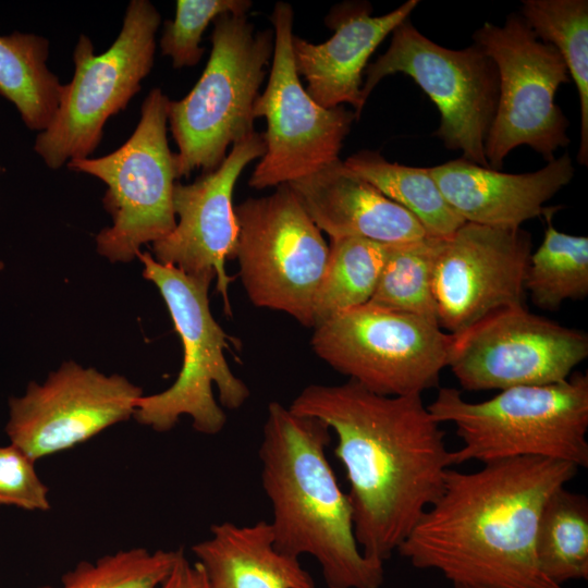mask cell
Here are the masks:
<instances>
[{
	"mask_svg": "<svg viewBox=\"0 0 588 588\" xmlns=\"http://www.w3.org/2000/svg\"><path fill=\"white\" fill-rule=\"evenodd\" d=\"M170 99L160 88L149 91L140 120L117 150L99 158L71 160L66 167L98 177L107 185L102 198L112 225L96 235L97 252L112 262L137 258L140 246L173 231L175 154L168 144Z\"/></svg>",
	"mask_w": 588,
	"mask_h": 588,
	"instance_id": "8",
	"label": "cell"
},
{
	"mask_svg": "<svg viewBox=\"0 0 588 588\" xmlns=\"http://www.w3.org/2000/svg\"><path fill=\"white\" fill-rule=\"evenodd\" d=\"M330 441L321 420L269 403L259 458L273 543L291 556H313L328 588H380L384 563L365 556L356 541L347 493L327 458Z\"/></svg>",
	"mask_w": 588,
	"mask_h": 588,
	"instance_id": "3",
	"label": "cell"
},
{
	"mask_svg": "<svg viewBox=\"0 0 588 588\" xmlns=\"http://www.w3.org/2000/svg\"><path fill=\"white\" fill-rule=\"evenodd\" d=\"M531 248L522 228L471 222L439 238L432 290L440 328L456 334L495 310L525 306Z\"/></svg>",
	"mask_w": 588,
	"mask_h": 588,
	"instance_id": "16",
	"label": "cell"
},
{
	"mask_svg": "<svg viewBox=\"0 0 588 588\" xmlns=\"http://www.w3.org/2000/svg\"><path fill=\"white\" fill-rule=\"evenodd\" d=\"M439 238L427 236L413 242L389 244L377 287L368 303L439 324L432 290Z\"/></svg>",
	"mask_w": 588,
	"mask_h": 588,
	"instance_id": "28",
	"label": "cell"
},
{
	"mask_svg": "<svg viewBox=\"0 0 588 588\" xmlns=\"http://www.w3.org/2000/svg\"><path fill=\"white\" fill-rule=\"evenodd\" d=\"M143 277L160 292L183 346V364L176 380L164 391L142 395L134 419L157 432L175 427L182 416L208 436L226 424V409L241 408L249 397L245 382L231 370L224 355L231 338L213 318L208 290L212 275H191L157 261L147 252L137 256Z\"/></svg>",
	"mask_w": 588,
	"mask_h": 588,
	"instance_id": "5",
	"label": "cell"
},
{
	"mask_svg": "<svg viewBox=\"0 0 588 588\" xmlns=\"http://www.w3.org/2000/svg\"><path fill=\"white\" fill-rule=\"evenodd\" d=\"M208 63L193 89L170 100L168 122L179 151L177 177L216 170L231 144L254 130V105L273 54L274 32L256 30L246 14L213 21Z\"/></svg>",
	"mask_w": 588,
	"mask_h": 588,
	"instance_id": "6",
	"label": "cell"
},
{
	"mask_svg": "<svg viewBox=\"0 0 588 588\" xmlns=\"http://www.w3.org/2000/svg\"><path fill=\"white\" fill-rule=\"evenodd\" d=\"M385 197L414 215L430 237H446L465 223L449 205L428 168L389 162L377 151L363 150L343 161Z\"/></svg>",
	"mask_w": 588,
	"mask_h": 588,
	"instance_id": "23",
	"label": "cell"
},
{
	"mask_svg": "<svg viewBox=\"0 0 588 588\" xmlns=\"http://www.w3.org/2000/svg\"><path fill=\"white\" fill-rule=\"evenodd\" d=\"M177 553L179 549L151 552L146 548H132L95 562L81 561L62 575L58 588H157L170 573Z\"/></svg>",
	"mask_w": 588,
	"mask_h": 588,
	"instance_id": "29",
	"label": "cell"
},
{
	"mask_svg": "<svg viewBox=\"0 0 588 588\" xmlns=\"http://www.w3.org/2000/svg\"><path fill=\"white\" fill-rule=\"evenodd\" d=\"M157 588H210L207 577L198 562L192 563L182 548L163 581Z\"/></svg>",
	"mask_w": 588,
	"mask_h": 588,
	"instance_id": "32",
	"label": "cell"
},
{
	"mask_svg": "<svg viewBox=\"0 0 588 588\" xmlns=\"http://www.w3.org/2000/svg\"><path fill=\"white\" fill-rule=\"evenodd\" d=\"M452 334L425 318L371 303L314 328L311 348L335 371L388 396L420 394L439 383Z\"/></svg>",
	"mask_w": 588,
	"mask_h": 588,
	"instance_id": "9",
	"label": "cell"
},
{
	"mask_svg": "<svg viewBox=\"0 0 588 588\" xmlns=\"http://www.w3.org/2000/svg\"><path fill=\"white\" fill-rule=\"evenodd\" d=\"M143 390L124 376L64 362L9 400L10 443L34 462L72 449L133 417Z\"/></svg>",
	"mask_w": 588,
	"mask_h": 588,
	"instance_id": "15",
	"label": "cell"
},
{
	"mask_svg": "<svg viewBox=\"0 0 588 588\" xmlns=\"http://www.w3.org/2000/svg\"><path fill=\"white\" fill-rule=\"evenodd\" d=\"M192 552L210 588H316L299 560L275 548L266 520L213 524Z\"/></svg>",
	"mask_w": 588,
	"mask_h": 588,
	"instance_id": "21",
	"label": "cell"
},
{
	"mask_svg": "<svg viewBox=\"0 0 588 588\" xmlns=\"http://www.w3.org/2000/svg\"><path fill=\"white\" fill-rule=\"evenodd\" d=\"M418 3L408 0L381 16H372V7L365 1L340 3L326 17L327 26L333 30L327 41L316 45L293 35L294 64L307 82L308 95L328 109L351 105L357 120L365 106L362 86L368 59Z\"/></svg>",
	"mask_w": 588,
	"mask_h": 588,
	"instance_id": "18",
	"label": "cell"
},
{
	"mask_svg": "<svg viewBox=\"0 0 588 588\" xmlns=\"http://www.w3.org/2000/svg\"><path fill=\"white\" fill-rule=\"evenodd\" d=\"M389 244L363 238L331 240L324 274L314 305V328L367 304L377 287Z\"/></svg>",
	"mask_w": 588,
	"mask_h": 588,
	"instance_id": "26",
	"label": "cell"
},
{
	"mask_svg": "<svg viewBox=\"0 0 588 588\" xmlns=\"http://www.w3.org/2000/svg\"><path fill=\"white\" fill-rule=\"evenodd\" d=\"M161 16L148 0H132L114 42L95 54L81 35L74 48V74L63 84L58 110L39 132L34 149L52 170L88 158L102 138L109 118L124 110L154 66Z\"/></svg>",
	"mask_w": 588,
	"mask_h": 588,
	"instance_id": "7",
	"label": "cell"
},
{
	"mask_svg": "<svg viewBox=\"0 0 588 588\" xmlns=\"http://www.w3.org/2000/svg\"><path fill=\"white\" fill-rule=\"evenodd\" d=\"M365 105L385 76L403 73L433 101L441 114L434 135L464 159L489 168L485 143L495 115L499 75L493 61L476 44L449 49L424 36L407 19L392 32L387 51L366 66Z\"/></svg>",
	"mask_w": 588,
	"mask_h": 588,
	"instance_id": "12",
	"label": "cell"
},
{
	"mask_svg": "<svg viewBox=\"0 0 588 588\" xmlns=\"http://www.w3.org/2000/svg\"><path fill=\"white\" fill-rule=\"evenodd\" d=\"M0 505L25 511L50 510L49 488L35 470V462L10 443L0 446Z\"/></svg>",
	"mask_w": 588,
	"mask_h": 588,
	"instance_id": "31",
	"label": "cell"
},
{
	"mask_svg": "<svg viewBox=\"0 0 588 588\" xmlns=\"http://www.w3.org/2000/svg\"><path fill=\"white\" fill-rule=\"evenodd\" d=\"M1 171H2V168H1V166H0V172H1Z\"/></svg>",
	"mask_w": 588,
	"mask_h": 588,
	"instance_id": "34",
	"label": "cell"
},
{
	"mask_svg": "<svg viewBox=\"0 0 588 588\" xmlns=\"http://www.w3.org/2000/svg\"><path fill=\"white\" fill-rule=\"evenodd\" d=\"M49 40L13 32L0 36V95L11 101L25 125L46 130L58 110L63 84L47 66Z\"/></svg>",
	"mask_w": 588,
	"mask_h": 588,
	"instance_id": "22",
	"label": "cell"
},
{
	"mask_svg": "<svg viewBox=\"0 0 588 588\" xmlns=\"http://www.w3.org/2000/svg\"><path fill=\"white\" fill-rule=\"evenodd\" d=\"M236 258L250 302L314 328V305L329 245L287 184L234 207Z\"/></svg>",
	"mask_w": 588,
	"mask_h": 588,
	"instance_id": "11",
	"label": "cell"
},
{
	"mask_svg": "<svg viewBox=\"0 0 588 588\" xmlns=\"http://www.w3.org/2000/svg\"><path fill=\"white\" fill-rule=\"evenodd\" d=\"M439 422H451L462 446L453 465L470 461L540 457L588 467V375L576 372L546 385L515 387L483 402H468L441 388L427 406Z\"/></svg>",
	"mask_w": 588,
	"mask_h": 588,
	"instance_id": "4",
	"label": "cell"
},
{
	"mask_svg": "<svg viewBox=\"0 0 588 588\" xmlns=\"http://www.w3.org/2000/svg\"><path fill=\"white\" fill-rule=\"evenodd\" d=\"M473 38L499 75L497 111L485 143L489 168L500 170L522 145L553 160L555 150L569 144L568 120L554 102L559 87L571 82L561 54L519 14L509 15L502 26L485 23Z\"/></svg>",
	"mask_w": 588,
	"mask_h": 588,
	"instance_id": "10",
	"label": "cell"
},
{
	"mask_svg": "<svg viewBox=\"0 0 588 588\" xmlns=\"http://www.w3.org/2000/svg\"><path fill=\"white\" fill-rule=\"evenodd\" d=\"M249 0H177L175 17L164 23L160 39L163 56L175 69L196 65L203 54L201 36L210 22L226 13L246 14Z\"/></svg>",
	"mask_w": 588,
	"mask_h": 588,
	"instance_id": "30",
	"label": "cell"
},
{
	"mask_svg": "<svg viewBox=\"0 0 588 588\" xmlns=\"http://www.w3.org/2000/svg\"><path fill=\"white\" fill-rule=\"evenodd\" d=\"M271 22V71L254 105V118L267 122L266 151L248 182L255 189L287 184L340 159L343 142L356 120L354 111L343 106L321 107L303 87L292 52V7L277 2Z\"/></svg>",
	"mask_w": 588,
	"mask_h": 588,
	"instance_id": "13",
	"label": "cell"
},
{
	"mask_svg": "<svg viewBox=\"0 0 588 588\" xmlns=\"http://www.w3.org/2000/svg\"><path fill=\"white\" fill-rule=\"evenodd\" d=\"M453 588H482V587L465 585V584H453Z\"/></svg>",
	"mask_w": 588,
	"mask_h": 588,
	"instance_id": "33",
	"label": "cell"
},
{
	"mask_svg": "<svg viewBox=\"0 0 588 588\" xmlns=\"http://www.w3.org/2000/svg\"><path fill=\"white\" fill-rule=\"evenodd\" d=\"M537 37L553 46L566 64L580 103L577 160L588 163V1L524 0L519 14Z\"/></svg>",
	"mask_w": 588,
	"mask_h": 588,
	"instance_id": "25",
	"label": "cell"
},
{
	"mask_svg": "<svg viewBox=\"0 0 588 588\" xmlns=\"http://www.w3.org/2000/svg\"><path fill=\"white\" fill-rule=\"evenodd\" d=\"M287 185L331 240L363 237L400 244L428 236L414 215L348 171L340 159Z\"/></svg>",
	"mask_w": 588,
	"mask_h": 588,
	"instance_id": "20",
	"label": "cell"
},
{
	"mask_svg": "<svg viewBox=\"0 0 588 588\" xmlns=\"http://www.w3.org/2000/svg\"><path fill=\"white\" fill-rule=\"evenodd\" d=\"M552 216H546L543 241L530 255L525 291L537 307L553 311L588 294V237L556 230Z\"/></svg>",
	"mask_w": 588,
	"mask_h": 588,
	"instance_id": "27",
	"label": "cell"
},
{
	"mask_svg": "<svg viewBox=\"0 0 588 588\" xmlns=\"http://www.w3.org/2000/svg\"><path fill=\"white\" fill-rule=\"evenodd\" d=\"M324 422L336 437L356 541L384 563L441 495L451 451L421 395L388 396L348 380L310 384L290 404Z\"/></svg>",
	"mask_w": 588,
	"mask_h": 588,
	"instance_id": "1",
	"label": "cell"
},
{
	"mask_svg": "<svg viewBox=\"0 0 588 588\" xmlns=\"http://www.w3.org/2000/svg\"><path fill=\"white\" fill-rule=\"evenodd\" d=\"M577 471L540 457L492 461L471 473L450 468L441 495L396 552L452 584L564 588L539 568L535 538L547 499Z\"/></svg>",
	"mask_w": 588,
	"mask_h": 588,
	"instance_id": "2",
	"label": "cell"
},
{
	"mask_svg": "<svg viewBox=\"0 0 588 588\" xmlns=\"http://www.w3.org/2000/svg\"><path fill=\"white\" fill-rule=\"evenodd\" d=\"M266 151L264 134L254 131L235 143L221 164L191 184L175 183V228L152 243L154 258L191 275H212L231 314L225 264L236 258L238 226L232 204L235 183L245 167Z\"/></svg>",
	"mask_w": 588,
	"mask_h": 588,
	"instance_id": "17",
	"label": "cell"
},
{
	"mask_svg": "<svg viewBox=\"0 0 588 588\" xmlns=\"http://www.w3.org/2000/svg\"><path fill=\"white\" fill-rule=\"evenodd\" d=\"M587 356L586 332L525 305L495 310L452 334L448 367L464 390L502 391L564 381Z\"/></svg>",
	"mask_w": 588,
	"mask_h": 588,
	"instance_id": "14",
	"label": "cell"
},
{
	"mask_svg": "<svg viewBox=\"0 0 588 588\" xmlns=\"http://www.w3.org/2000/svg\"><path fill=\"white\" fill-rule=\"evenodd\" d=\"M535 553L541 572L556 585L588 578V500L584 494L564 486L547 499Z\"/></svg>",
	"mask_w": 588,
	"mask_h": 588,
	"instance_id": "24",
	"label": "cell"
},
{
	"mask_svg": "<svg viewBox=\"0 0 588 588\" xmlns=\"http://www.w3.org/2000/svg\"><path fill=\"white\" fill-rule=\"evenodd\" d=\"M449 205L465 222L516 229L529 219L553 215L549 201L575 174L569 155L523 174L480 167L464 158L428 168Z\"/></svg>",
	"mask_w": 588,
	"mask_h": 588,
	"instance_id": "19",
	"label": "cell"
}]
</instances>
